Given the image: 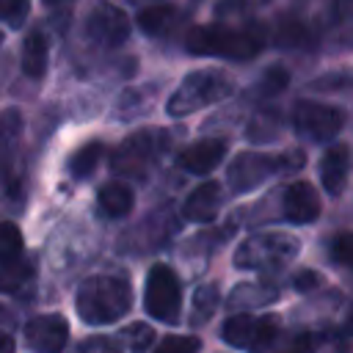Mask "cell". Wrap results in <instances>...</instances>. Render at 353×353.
Listing matches in <instances>:
<instances>
[{"label":"cell","instance_id":"6da1fadb","mask_svg":"<svg viewBox=\"0 0 353 353\" xmlns=\"http://www.w3.org/2000/svg\"><path fill=\"white\" fill-rule=\"evenodd\" d=\"M74 306L88 325H108L121 320L132 309V287L121 276L99 273L77 287Z\"/></svg>","mask_w":353,"mask_h":353},{"label":"cell","instance_id":"7a4b0ae2","mask_svg":"<svg viewBox=\"0 0 353 353\" xmlns=\"http://www.w3.org/2000/svg\"><path fill=\"white\" fill-rule=\"evenodd\" d=\"M265 44L262 28L251 25L248 30H229L223 25H201L185 36V50L190 55H223L232 61L254 58Z\"/></svg>","mask_w":353,"mask_h":353},{"label":"cell","instance_id":"3957f363","mask_svg":"<svg viewBox=\"0 0 353 353\" xmlns=\"http://www.w3.org/2000/svg\"><path fill=\"white\" fill-rule=\"evenodd\" d=\"M306 157L301 149H290L281 154H262V152H240L229 168H226V182L234 193H248L259 185H265L268 179L279 176V174H290L303 168Z\"/></svg>","mask_w":353,"mask_h":353},{"label":"cell","instance_id":"277c9868","mask_svg":"<svg viewBox=\"0 0 353 353\" xmlns=\"http://www.w3.org/2000/svg\"><path fill=\"white\" fill-rule=\"evenodd\" d=\"M301 251V240L287 232H259L245 237L234 251V268L279 273L284 270Z\"/></svg>","mask_w":353,"mask_h":353},{"label":"cell","instance_id":"5b68a950","mask_svg":"<svg viewBox=\"0 0 353 353\" xmlns=\"http://www.w3.org/2000/svg\"><path fill=\"white\" fill-rule=\"evenodd\" d=\"M234 91V80L221 69H199L185 74V80L174 88V94L165 102V113L179 119L193 110H201L207 105H215L226 99Z\"/></svg>","mask_w":353,"mask_h":353},{"label":"cell","instance_id":"8992f818","mask_svg":"<svg viewBox=\"0 0 353 353\" xmlns=\"http://www.w3.org/2000/svg\"><path fill=\"white\" fill-rule=\"evenodd\" d=\"M221 336L226 345L248 350V353H273V345L281 336V323L276 314L256 317V314L240 312L223 323Z\"/></svg>","mask_w":353,"mask_h":353},{"label":"cell","instance_id":"52a82bcc","mask_svg":"<svg viewBox=\"0 0 353 353\" xmlns=\"http://www.w3.org/2000/svg\"><path fill=\"white\" fill-rule=\"evenodd\" d=\"M163 130H141V132H132L130 138H124L119 143V149L113 152L110 157V168L119 174V176H135V179H143L154 163V157L160 154L163 149Z\"/></svg>","mask_w":353,"mask_h":353},{"label":"cell","instance_id":"ba28073f","mask_svg":"<svg viewBox=\"0 0 353 353\" xmlns=\"http://www.w3.org/2000/svg\"><path fill=\"white\" fill-rule=\"evenodd\" d=\"M143 306L146 312L160 320L174 325L179 320V309H182V287L176 273L168 265H154L146 276V290H143Z\"/></svg>","mask_w":353,"mask_h":353},{"label":"cell","instance_id":"9c48e42d","mask_svg":"<svg viewBox=\"0 0 353 353\" xmlns=\"http://www.w3.org/2000/svg\"><path fill=\"white\" fill-rule=\"evenodd\" d=\"M345 110L336 105H325V102H312V99H301L292 108V130L314 143L331 141L342 127H345Z\"/></svg>","mask_w":353,"mask_h":353},{"label":"cell","instance_id":"30bf717a","mask_svg":"<svg viewBox=\"0 0 353 353\" xmlns=\"http://www.w3.org/2000/svg\"><path fill=\"white\" fill-rule=\"evenodd\" d=\"M85 33L91 41H97L102 47H119L130 36V19L119 6L97 3L85 19Z\"/></svg>","mask_w":353,"mask_h":353},{"label":"cell","instance_id":"8fae6325","mask_svg":"<svg viewBox=\"0 0 353 353\" xmlns=\"http://www.w3.org/2000/svg\"><path fill=\"white\" fill-rule=\"evenodd\" d=\"M69 342V323L61 314H39L25 325V345L33 353H63Z\"/></svg>","mask_w":353,"mask_h":353},{"label":"cell","instance_id":"7c38bea8","mask_svg":"<svg viewBox=\"0 0 353 353\" xmlns=\"http://www.w3.org/2000/svg\"><path fill=\"white\" fill-rule=\"evenodd\" d=\"M226 149H229L226 138H204V141H196L188 149H182L176 163H179V168L201 176L221 165V160L226 157Z\"/></svg>","mask_w":353,"mask_h":353},{"label":"cell","instance_id":"4fadbf2b","mask_svg":"<svg viewBox=\"0 0 353 353\" xmlns=\"http://www.w3.org/2000/svg\"><path fill=\"white\" fill-rule=\"evenodd\" d=\"M281 212L290 223H314L320 218V199L309 182H292L284 190Z\"/></svg>","mask_w":353,"mask_h":353},{"label":"cell","instance_id":"5bb4252c","mask_svg":"<svg viewBox=\"0 0 353 353\" xmlns=\"http://www.w3.org/2000/svg\"><path fill=\"white\" fill-rule=\"evenodd\" d=\"M350 146L347 143H331L325 149V154L320 157V182L325 188V193H331L334 199L342 196L345 185H347V174H350Z\"/></svg>","mask_w":353,"mask_h":353},{"label":"cell","instance_id":"9a60e30c","mask_svg":"<svg viewBox=\"0 0 353 353\" xmlns=\"http://www.w3.org/2000/svg\"><path fill=\"white\" fill-rule=\"evenodd\" d=\"M221 185L218 182H201L188 199H185V207H182V215L188 221H196V223H210L215 221V215L221 212Z\"/></svg>","mask_w":353,"mask_h":353},{"label":"cell","instance_id":"2e32d148","mask_svg":"<svg viewBox=\"0 0 353 353\" xmlns=\"http://www.w3.org/2000/svg\"><path fill=\"white\" fill-rule=\"evenodd\" d=\"M279 295H281V290H279L276 284H268V281H243V284H237V287L229 292L226 306H229V309H243V312H248V309H262V306H268V303H276Z\"/></svg>","mask_w":353,"mask_h":353},{"label":"cell","instance_id":"e0dca14e","mask_svg":"<svg viewBox=\"0 0 353 353\" xmlns=\"http://www.w3.org/2000/svg\"><path fill=\"white\" fill-rule=\"evenodd\" d=\"M97 204H99V210L108 218H124V215H130V210L135 204V196H132V188L130 185H124V182H108V185L99 188Z\"/></svg>","mask_w":353,"mask_h":353},{"label":"cell","instance_id":"ac0fdd59","mask_svg":"<svg viewBox=\"0 0 353 353\" xmlns=\"http://www.w3.org/2000/svg\"><path fill=\"white\" fill-rule=\"evenodd\" d=\"M47 61H50V44L44 30H30L22 44V72L28 77H41L47 72Z\"/></svg>","mask_w":353,"mask_h":353},{"label":"cell","instance_id":"d6986e66","mask_svg":"<svg viewBox=\"0 0 353 353\" xmlns=\"http://www.w3.org/2000/svg\"><path fill=\"white\" fill-rule=\"evenodd\" d=\"M19 132H22V113L17 108H6L0 113V171L11 165L14 149L19 143Z\"/></svg>","mask_w":353,"mask_h":353},{"label":"cell","instance_id":"ffe728a7","mask_svg":"<svg viewBox=\"0 0 353 353\" xmlns=\"http://www.w3.org/2000/svg\"><path fill=\"white\" fill-rule=\"evenodd\" d=\"M36 276V262L33 256H14L3 262L0 268V292H19L30 279Z\"/></svg>","mask_w":353,"mask_h":353},{"label":"cell","instance_id":"44dd1931","mask_svg":"<svg viewBox=\"0 0 353 353\" xmlns=\"http://www.w3.org/2000/svg\"><path fill=\"white\" fill-rule=\"evenodd\" d=\"M281 132V113L273 110V108H265L259 110L251 121H248V130H245V138L251 143H268V141H276Z\"/></svg>","mask_w":353,"mask_h":353},{"label":"cell","instance_id":"7402d4cb","mask_svg":"<svg viewBox=\"0 0 353 353\" xmlns=\"http://www.w3.org/2000/svg\"><path fill=\"white\" fill-rule=\"evenodd\" d=\"M174 14H176V8L168 6V3L146 6V8L138 11L135 22H138V28H141L146 36H163V33L168 30V25L174 22Z\"/></svg>","mask_w":353,"mask_h":353},{"label":"cell","instance_id":"603a6c76","mask_svg":"<svg viewBox=\"0 0 353 353\" xmlns=\"http://www.w3.org/2000/svg\"><path fill=\"white\" fill-rule=\"evenodd\" d=\"M102 154H105V143L102 141H88V143H83L72 157H69V174L74 176V179H85V176H91L94 174V168L99 165V160H102Z\"/></svg>","mask_w":353,"mask_h":353},{"label":"cell","instance_id":"cb8c5ba5","mask_svg":"<svg viewBox=\"0 0 353 353\" xmlns=\"http://www.w3.org/2000/svg\"><path fill=\"white\" fill-rule=\"evenodd\" d=\"M218 303H221V292H218V287H215V284H204V287H199V290H196V295H193L190 325H193V328H199V325L210 323V317L215 314Z\"/></svg>","mask_w":353,"mask_h":353},{"label":"cell","instance_id":"d4e9b609","mask_svg":"<svg viewBox=\"0 0 353 353\" xmlns=\"http://www.w3.org/2000/svg\"><path fill=\"white\" fill-rule=\"evenodd\" d=\"M320 342H323V334L303 328L290 336H279L273 345V353H317Z\"/></svg>","mask_w":353,"mask_h":353},{"label":"cell","instance_id":"484cf974","mask_svg":"<svg viewBox=\"0 0 353 353\" xmlns=\"http://www.w3.org/2000/svg\"><path fill=\"white\" fill-rule=\"evenodd\" d=\"M119 342L127 347V353H146L154 342V331L146 323H130L127 328H121Z\"/></svg>","mask_w":353,"mask_h":353},{"label":"cell","instance_id":"4316f807","mask_svg":"<svg viewBox=\"0 0 353 353\" xmlns=\"http://www.w3.org/2000/svg\"><path fill=\"white\" fill-rule=\"evenodd\" d=\"M287 85H290V72L276 63V66L265 69V74H262L259 83L254 85V94H256V97H276V94H281Z\"/></svg>","mask_w":353,"mask_h":353},{"label":"cell","instance_id":"83f0119b","mask_svg":"<svg viewBox=\"0 0 353 353\" xmlns=\"http://www.w3.org/2000/svg\"><path fill=\"white\" fill-rule=\"evenodd\" d=\"M22 254V232L17 223L3 221L0 223V265Z\"/></svg>","mask_w":353,"mask_h":353},{"label":"cell","instance_id":"f1b7e54d","mask_svg":"<svg viewBox=\"0 0 353 353\" xmlns=\"http://www.w3.org/2000/svg\"><path fill=\"white\" fill-rule=\"evenodd\" d=\"M199 350H201V339L193 334H171L154 347V353H199Z\"/></svg>","mask_w":353,"mask_h":353},{"label":"cell","instance_id":"f546056e","mask_svg":"<svg viewBox=\"0 0 353 353\" xmlns=\"http://www.w3.org/2000/svg\"><path fill=\"white\" fill-rule=\"evenodd\" d=\"M28 11H30V0H0V22L8 28H22Z\"/></svg>","mask_w":353,"mask_h":353},{"label":"cell","instance_id":"4dcf8cb0","mask_svg":"<svg viewBox=\"0 0 353 353\" xmlns=\"http://www.w3.org/2000/svg\"><path fill=\"white\" fill-rule=\"evenodd\" d=\"M328 254H331V259H334L336 265L350 268V265H353V232H339V234L331 240Z\"/></svg>","mask_w":353,"mask_h":353},{"label":"cell","instance_id":"1f68e13d","mask_svg":"<svg viewBox=\"0 0 353 353\" xmlns=\"http://www.w3.org/2000/svg\"><path fill=\"white\" fill-rule=\"evenodd\" d=\"M309 41V30L301 25V22H284L281 28H279V36H276V44L279 47H301V44H306Z\"/></svg>","mask_w":353,"mask_h":353},{"label":"cell","instance_id":"d6a6232c","mask_svg":"<svg viewBox=\"0 0 353 353\" xmlns=\"http://www.w3.org/2000/svg\"><path fill=\"white\" fill-rule=\"evenodd\" d=\"M74 353H124L121 350V342L119 339H110V336H88L83 339Z\"/></svg>","mask_w":353,"mask_h":353},{"label":"cell","instance_id":"836d02e7","mask_svg":"<svg viewBox=\"0 0 353 353\" xmlns=\"http://www.w3.org/2000/svg\"><path fill=\"white\" fill-rule=\"evenodd\" d=\"M350 83H353L350 74H345V72H334V74H323V77H317V80L312 83V88H314V91H342V88H347Z\"/></svg>","mask_w":353,"mask_h":353},{"label":"cell","instance_id":"e575fe53","mask_svg":"<svg viewBox=\"0 0 353 353\" xmlns=\"http://www.w3.org/2000/svg\"><path fill=\"white\" fill-rule=\"evenodd\" d=\"M292 287L298 292H314V290L323 287V276L317 270H301V273L292 276Z\"/></svg>","mask_w":353,"mask_h":353},{"label":"cell","instance_id":"d590c367","mask_svg":"<svg viewBox=\"0 0 353 353\" xmlns=\"http://www.w3.org/2000/svg\"><path fill=\"white\" fill-rule=\"evenodd\" d=\"M331 11H334V19L339 22V19H345V17L353 11V0H334Z\"/></svg>","mask_w":353,"mask_h":353},{"label":"cell","instance_id":"8d00e7d4","mask_svg":"<svg viewBox=\"0 0 353 353\" xmlns=\"http://www.w3.org/2000/svg\"><path fill=\"white\" fill-rule=\"evenodd\" d=\"M0 353H14V339L8 334H0Z\"/></svg>","mask_w":353,"mask_h":353},{"label":"cell","instance_id":"74e56055","mask_svg":"<svg viewBox=\"0 0 353 353\" xmlns=\"http://www.w3.org/2000/svg\"><path fill=\"white\" fill-rule=\"evenodd\" d=\"M342 331H345L347 336H353V309H350V314H347V320H345V325H342Z\"/></svg>","mask_w":353,"mask_h":353},{"label":"cell","instance_id":"f35d334b","mask_svg":"<svg viewBox=\"0 0 353 353\" xmlns=\"http://www.w3.org/2000/svg\"><path fill=\"white\" fill-rule=\"evenodd\" d=\"M8 323H11V317H8V312H6L3 306H0V334H3V328H6Z\"/></svg>","mask_w":353,"mask_h":353},{"label":"cell","instance_id":"ab89813d","mask_svg":"<svg viewBox=\"0 0 353 353\" xmlns=\"http://www.w3.org/2000/svg\"><path fill=\"white\" fill-rule=\"evenodd\" d=\"M47 6H58V3H66V0H44Z\"/></svg>","mask_w":353,"mask_h":353}]
</instances>
